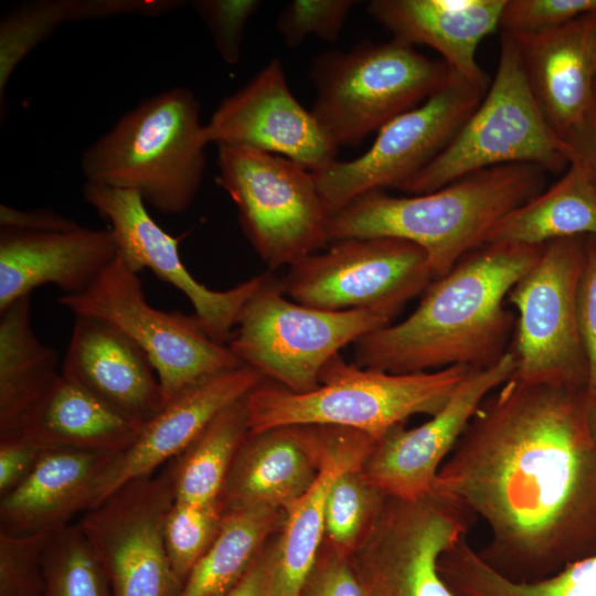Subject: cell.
Masks as SVG:
<instances>
[{"label": "cell", "mask_w": 596, "mask_h": 596, "mask_svg": "<svg viewBox=\"0 0 596 596\" xmlns=\"http://www.w3.org/2000/svg\"><path fill=\"white\" fill-rule=\"evenodd\" d=\"M444 578L454 596H596V553L546 577L521 581L498 572L464 544L448 558Z\"/></svg>", "instance_id": "1f68e13d"}, {"label": "cell", "mask_w": 596, "mask_h": 596, "mask_svg": "<svg viewBox=\"0 0 596 596\" xmlns=\"http://www.w3.org/2000/svg\"><path fill=\"white\" fill-rule=\"evenodd\" d=\"M572 162L579 163L596 185V99L582 132L572 145Z\"/></svg>", "instance_id": "bcb514c9"}, {"label": "cell", "mask_w": 596, "mask_h": 596, "mask_svg": "<svg viewBox=\"0 0 596 596\" xmlns=\"http://www.w3.org/2000/svg\"><path fill=\"white\" fill-rule=\"evenodd\" d=\"M285 511L245 508L226 511L221 529L177 596H225L246 574Z\"/></svg>", "instance_id": "f546056e"}, {"label": "cell", "mask_w": 596, "mask_h": 596, "mask_svg": "<svg viewBox=\"0 0 596 596\" xmlns=\"http://www.w3.org/2000/svg\"><path fill=\"white\" fill-rule=\"evenodd\" d=\"M317 427L322 445L319 472L309 490L285 510L281 532L272 544V596L300 595L322 547L329 490L343 471L362 465L376 441L353 429Z\"/></svg>", "instance_id": "d4e9b609"}, {"label": "cell", "mask_w": 596, "mask_h": 596, "mask_svg": "<svg viewBox=\"0 0 596 596\" xmlns=\"http://www.w3.org/2000/svg\"><path fill=\"white\" fill-rule=\"evenodd\" d=\"M116 455L46 448L29 476L1 497L0 531L54 532L92 508L98 480Z\"/></svg>", "instance_id": "484cf974"}, {"label": "cell", "mask_w": 596, "mask_h": 596, "mask_svg": "<svg viewBox=\"0 0 596 596\" xmlns=\"http://www.w3.org/2000/svg\"><path fill=\"white\" fill-rule=\"evenodd\" d=\"M142 426L61 374L11 438L44 448L118 455L135 441Z\"/></svg>", "instance_id": "4316f807"}, {"label": "cell", "mask_w": 596, "mask_h": 596, "mask_svg": "<svg viewBox=\"0 0 596 596\" xmlns=\"http://www.w3.org/2000/svg\"><path fill=\"white\" fill-rule=\"evenodd\" d=\"M432 280L425 252L394 237L331 242L324 252L290 265L278 279L283 292L301 305L370 311L390 321Z\"/></svg>", "instance_id": "7c38bea8"}, {"label": "cell", "mask_w": 596, "mask_h": 596, "mask_svg": "<svg viewBox=\"0 0 596 596\" xmlns=\"http://www.w3.org/2000/svg\"><path fill=\"white\" fill-rule=\"evenodd\" d=\"M547 171L512 163L472 172L438 190L411 196L363 194L330 217V243L394 237L421 247L433 280L486 243L494 224L545 189Z\"/></svg>", "instance_id": "3957f363"}, {"label": "cell", "mask_w": 596, "mask_h": 596, "mask_svg": "<svg viewBox=\"0 0 596 596\" xmlns=\"http://www.w3.org/2000/svg\"><path fill=\"white\" fill-rule=\"evenodd\" d=\"M246 396L219 413L174 458L168 471L175 501L204 504L220 500L236 453L249 434Z\"/></svg>", "instance_id": "4dcf8cb0"}, {"label": "cell", "mask_w": 596, "mask_h": 596, "mask_svg": "<svg viewBox=\"0 0 596 596\" xmlns=\"http://www.w3.org/2000/svg\"><path fill=\"white\" fill-rule=\"evenodd\" d=\"M51 533L0 531V596L45 595L43 553Z\"/></svg>", "instance_id": "8d00e7d4"}, {"label": "cell", "mask_w": 596, "mask_h": 596, "mask_svg": "<svg viewBox=\"0 0 596 596\" xmlns=\"http://www.w3.org/2000/svg\"><path fill=\"white\" fill-rule=\"evenodd\" d=\"M321 455V438L315 425L248 434L236 453L220 497L224 511L245 508L285 511L315 482Z\"/></svg>", "instance_id": "603a6c76"}, {"label": "cell", "mask_w": 596, "mask_h": 596, "mask_svg": "<svg viewBox=\"0 0 596 596\" xmlns=\"http://www.w3.org/2000/svg\"><path fill=\"white\" fill-rule=\"evenodd\" d=\"M207 145L195 95L175 86L125 113L84 150L81 168L86 182L134 191L157 211L180 214L201 188Z\"/></svg>", "instance_id": "277c9868"}, {"label": "cell", "mask_w": 596, "mask_h": 596, "mask_svg": "<svg viewBox=\"0 0 596 596\" xmlns=\"http://www.w3.org/2000/svg\"><path fill=\"white\" fill-rule=\"evenodd\" d=\"M44 596H113L107 576L78 524L51 533L43 553Z\"/></svg>", "instance_id": "d6a6232c"}, {"label": "cell", "mask_w": 596, "mask_h": 596, "mask_svg": "<svg viewBox=\"0 0 596 596\" xmlns=\"http://www.w3.org/2000/svg\"><path fill=\"white\" fill-rule=\"evenodd\" d=\"M83 194L109 223L124 263L136 274L147 268L180 290L193 306L205 333L215 342L227 344L243 307L260 286L264 274L226 290H213L187 269L180 257L179 238L155 222L138 193L85 182Z\"/></svg>", "instance_id": "2e32d148"}, {"label": "cell", "mask_w": 596, "mask_h": 596, "mask_svg": "<svg viewBox=\"0 0 596 596\" xmlns=\"http://www.w3.org/2000/svg\"><path fill=\"white\" fill-rule=\"evenodd\" d=\"M46 448L22 438L0 439V496L18 487Z\"/></svg>", "instance_id": "7bdbcfd3"}, {"label": "cell", "mask_w": 596, "mask_h": 596, "mask_svg": "<svg viewBox=\"0 0 596 596\" xmlns=\"http://www.w3.org/2000/svg\"><path fill=\"white\" fill-rule=\"evenodd\" d=\"M343 471L332 483L324 510V538L329 547L350 556L369 532L386 496L360 469Z\"/></svg>", "instance_id": "836d02e7"}, {"label": "cell", "mask_w": 596, "mask_h": 596, "mask_svg": "<svg viewBox=\"0 0 596 596\" xmlns=\"http://www.w3.org/2000/svg\"><path fill=\"white\" fill-rule=\"evenodd\" d=\"M513 38L544 117L572 149L595 104L596 10L551 31Z\"/></svg>", "instance_id": "ffe728a7"}, {"label": "cell", "mask_w": 596, "mask_h": 596, "mask_svg": "<svg viewBox=\"0 0 596 596\" xmlns=\"http://www.w3.org/2000/svg\"><path fill=\"white\" fill-rule=\"evenodd\" d=\"M57 301L75 316L103 319L132 339L155 368L164 405L194 384L242 365L226 344L205 333L194 315L149 305L138 274L118 255L87 290L62 295Z\"/></svg>", "instance_id": "8fae6325"}, {"label": "cell", "mask_w": 596, "mask_h": 596, "mask_svg": "<svg viewBox=\"0 0 596 596\" xmlns=\"http://www.w3.org/2000/svg\"><path fill=\"white\" fill-rule=\"evenodd\" d=\"M61 374L142 425L164 406L147 353L121 330L96 317L75 316Z\"/></svg>", "instance_id": "7402d4cb"}, {"label": "cell", "mask_w": 596, "mask_h": 596, "mask_svg": "<svg viewBox=\"0 0 596 596\" xmlns=\"http://www.w3.org/2000/svg\"><path fill=\"white\" fill-rule=\"evenodd\" d=\"M224 514L221 500L204 504L174 500L163 528L164 547L172 574L174 596L216 538Z\"/></svg>", "instance_id": "d590c367"}, {"label": "cell", "mask_w": 596, "mask_h": 596, "mask_svg": "<svg viewBox=\"0 0 596 596\" xmlns=\"http://www.w3.org/2000/svg\"><path fill=\"white\" fill-rule=\"evenodd\" d=\"M587 423L594 443L596 444V405H588Z\"/></svg>", "instance_id": "7dc6e473"}, {"label": "cell", "mask_w": 596, "mask_h": 596, "mask_svg": "<svg viewBox=\"0 0 596 596\" xmlns=\"http://www.w3.org/2000/svg\"><path fill=\"white\" fill-rule=\"evenodd\" d=\"M117 255L110 230L0 227V310L46 284L82 294Z\"/></svg>", "instance_id": "44dd1931"}, {"label": "cell", "mask_w": 596, "mask_h": 596, "mask_svg": "<svg viewBox=\"0 0 596 596\" xmlns=\"http://www.w3.org/2000/svg\"><path fill=\"white\" fill-rule=\"evenodd\" d=\"M175 500L169 471L131 480L77 523L113 596H174L163 528Z\"/></svg>", "instance_id": "9a60e30c"}, {"label": "cell", "mask_w": 596, "mask_h": 596, "mask_svg": "<svg viewBox=\"0 0 596 596\" xmlns=\"http://www.w3.org/2000/svg\"><path fill=\"white\" fill-rule=\"evenodd\" d=\"M216 182L237 207L241 228L270 270L328 243L330 214L312 171L268 152L217 146Z\"/></svg>", "instance_id": "9c48e42d"}, {"label": "cell", "mask_w": 596, "mask_h": 596, "mask_svg": "<svg viewBox=\"0 0 596 596\" xmlns=\"http://www.w3.org/2000/svg\"><path fill=\"white\" fill-rule=\"evenodd\" d=\"M55 349L44 344L31 321V297L0 310V439L11 438L38 400L61 375Z\"/></svg>", "instance_id": "83f0119b"}, {"label": "cell", "mask_w": 596, "mask_h": 596, "mask_svg": "<svg viewBox=\"0 0 596 596\" xmlns=\"http://www.w3.org/2000/svg\"><path fill=\"white\" fill-rule=\"evenodd\" d=\"M579 334L587 361V404L596 405V235L586 237V257L577 295Z\"/></svg>", "instance_id": "60d3db41"}, {"label": "cell", "mask_w": 596, "mask_h": 596, "mask_svg": "<svg viewBox=\"0 0 596 596\" xmlns=\"http://www.w3.org/2000/svg\"><path fill=\"white\" fill-rule=\"evenodd\" d=\"M204 131L209 143L278 155L312 172L333 162L338 152L311 110L292 95L278 58L225 97Z\"/></svg>", "instance_id": "ac0fdd59"}, {"label": "cell", "mask_w": 596, "mask_h": 596, "mask_svg": "<svg viewBox=\"0 0 596 596\" xmlns=\"http://www.w3.org/2000/svg\"><path fill=\"white\" fill-rule=\"evenodd\" d=\"M586 390L523 382L491 392L433 492L482 520L479 555L503 575L546 577L596 553V444Z\"/></svg>", "instance_id": "6da1fadb"}, {"label": "cell", "mask_w": 596, "mask_h": 596, "mask_svg": "<svg viewBox=\"0 0 596 596\" xmlns=\"http://www.w3.org/2000/svg\"><path fill=\"white\" fill-rule=\"evenodd\" d=\"M590 235H596V185L579 163L572 162L551 188L501 217L486 242L545 245Z\"/></svg>", "instance_id": "f1b7e54d"}, {"label": "cell", "mask_w": 596, "mask_h": 596, "mask_svg": "<svg viewBox=\"0 0 596 596\" xmlns=\"http://www.w3.org/2000/svg\"><path fill=\"white\" fill-rule=\"evenodd\" d=\"M198 15L212 35L215 50L228 64L240 60L248 20L257 11V0H196Z\"/></svg>", "instance_id": "ab89813d"}, {"label": "cell", "mask_w": 596, "mask_h": 596, "mask_svg": "<svg viewBox=\"0 0 596 596\" xmlns=\"http://www.w3.org/2000/svg\"><path fill=\"white\" fill-rule=\"evenodd\" d=\"M299 596H364L349 556L321 547Z\"/></svg>", "instance_id": "b9f144b4"}, {"label": "cell", "mask_w": 596, "mask_h": 596, "mask_svg": "<svg viewBox=\"0 0 596 596\" xmlns=\"http://www.w3.org/2000/svg\"><path fill=\"white\" fill-rule=\"evenodd\" d=\"M595 99H596V82H595Z\"/></svg>", "instance_id": "c3c4849f"}, {"label": "cell", "mask_w": 596, "mask_h": 596, "mask_svg": "<svg viewBox=\"0 0 596 596\" xmlns=\"http://www.w3.org/2000/svg\"><path fill=\"white\" fill-rule=\"evenodd\" d=\"M449 73L443 60H430L397 39L363 41L313 60L310 110L338 148L352 147L428 99Z\"/></svg>", "instance_id": "52a82bcc"}, {"label": "cell", "mask_w": 596, "mask_h": 596, "mask_svg": "<svg viewBox=\"0 0 596 596\" xmlns=\"http://www.w3.org/2000/svg\"><path fill=\"white\" fill-rule=\"evenodd\" d=\"M470 368L395 374L349 363L339 354L321 370L319 386L291 392L264 380L246 396L249 434L284 426H334L373 439L417 414L438 413Z\"/></svg>", "instance_id": "5b68a950"}, {"label": "cell", "mask_w": 596, "mask_h": 596, "mask_svg": "<svg viewBox=\"0 0 596 596\" xmlns=\"http://www.w3.org/2000/svg\"><path fill=\"white\" fill-rule=\"evenodd\" d=\"M264 380L256 370L242 364L183 391L142 426L126 450L113 457L98 480L91 509L125 483L152 475L162 462L179 456L219 413Z\"/></svg>", "instance_id": "d6986e66"}, {"label": "cell", "mask_w": 596, "mask_h": 596, "mask_svg": "<svg viewBox=\"0 0 596 596\" xmlns=\"http://www.w3.org/2000/svg\"><path fill=\"white\" fill-rule=\"evenodd\" d=\"M356 0H294L278 14L276 28L287 46H296L308 36L334 42Z\"/></svg>", "instance_id": "74e56055"}, {"label": "cell", "mask_w": 596, "mask_h": 596, "mask_svg": "<svg viewBox=\"0 0 596 596\" xmlns=\"http://www.w3.org/2000/svg\"><path fill=\"white\" fill-rule=\"evenodd\" d=\"M544 246L483 243L432 280L406 319L358 339L354 363L395 374L493 365L510 350L515 326L508 294Z\"/></svg>", "instance_id": "7a4b0ae2"}, {"label": "cell", "mask_w": 596, "mask_h": 596, "mask_svg": "<svg viewBox=\"0 0 596 596\" xmlns=\"http://www.w3.org/2000/svg\"><path fill=\"white\" fill-rule=\"evenodd\" d=\"M573 150L553 130L531 89L518 44L501 32L496 75L482 100L449 145L400 190L423 194L483 169L535 164L567 169Z\"/></svg>", "instance_id": "8992f818"}, {"label": "cell", "mask_w": 596, "mask_h": 596, "mask_svg": "<svg viewBox=\"0 0 596 596\" xmlns=\"http://www.w3.org/2000/svg\"><path fill=\"white\" fill-rule=\"evenodd\" d=\"M79 226L75 221L52 210H18L8 205L0 206V227H13L32 231L71 230Z\"/></svg>", "instance_id": "ee69618b"}, {"label": "cell", "mask_w": 596, "mask_h": 596, "mask_svg": "<svg viewBox=\"0 0 596 596\" xmlns=\"http://www.w3.org/2000/svg\"><path fill=\"white\" fill-rule=\"evenodd\" d=\"M507 0H373L368 13L394 39L427 45L467 81L489 88L490 77L477 62V50L499 29Z\"/></svg>", "instance_id": "cb8c5ba5"}, {"label": "cell", "mask_w": 596, "mask_h": 596, "mask_svg": "<svg viewBox=\"0 0 596 596\" xmlns=\"http://www.w3.org/2000/svg\"><path fill=\"white\" fill-rule=\"evenodd\" d=\"M272 545L264 546L253 564L225 596H272L270 594Z\"/></svg>", "instance_id": "f6af8a7d"}, {"label": "cell", "mask_w": 596, "mask_h": 596, "mask_svg": "<svg viewBox=\"0 0 596 596\" xmlns=\"http://www.w3.org/2000/svg\"><path fill=\"white\" fill-rule=\"evenodd\" d=\"M487 89L450 68L444 85L383 126L368 151L313 172L330 217L363 194L401 189L449 145Z\"/></svg>", "instance_id": "4fadbf2b"}, {"label": "cell", "mask_w": 596, "mask_h": 596, "mask_svg": "<svg viewBox=\"0 0 596 596\" xmlns=\"http://www.w3.org/2000/svg\"><path fill=\"white\" fill-rule=\"evenodd\" d=\"M390 323L370 311H329L296 302L268 272L226 345L266 381L305 393L319 386L324 364L343 347Z\"/></svg>", "instance_id": "ba28073f"}, {"label": "cell", "mask_w": 596, "mask_h": 596, "mask_svg": "<svg viewBox=\"0 0 596 596\" xmlns=\"http://www.w3.org/2000/svg\"><path fill=\"white\" fill-rule=\"evenodd\" d=\"M596 10V0H507L499 29L512 36L540 34Z\"/></svg>", "instance_id": "f35d334b"}, {"label": "cell", "mask_w": 596, "mask_h": 596, "mask_svg": "<svg viewBox=\"0 0 596 596\" xmlns=\"http://www.w3.org/2000/svg\"><path fill=\"white\" fill-rule=\"evenodd\" d=\"M76 22V0H39L4 14L0 23V100L19 63L60 25Z\"/></svg>", "instance_id": "e575fe53"}, {"label": "cell", "mask_w": 596, "mask_h": 596, "mask_svg": "<svg viewBox=\"0 0 596 596\" xmlns=\"http://www.w3.org/2000/svg\"><path fill=\"white\" fill-rule=\"evenodd\" d=\"M515 370L511 349L491 366L470 369L430 419L413 428L397 425L374 443L360 467L364 478L392 498L415 500L432 493L441 465L481 402Z\"/></svg>", "instance_id": "e0dca14e"}, {"label": "cell", "mask_w": 596, "mask_h": 596, "mask_svg": "<svg viewBox=\"0 0 596 596\" xmlns=\"http://www.w3.org/2000/svg\"><path fill=\"white\" fill-rule=\"evenodd\" d=\"M475 519L432 492L415 500L386 496L369 532L349 556L364 596H454L441 555L468 535Z\"/></svg>", "instance_id": "5bb4252c"}, {"label": "cell", "mask_w": 596, "mask_h": 596, "mask_svg": "<svg viewBox=\"0 0 596 596\" xmlns=\"http://www.w3.org/2000/svg\"><path fill=\"white\" fill-rule=\"evenodd\" d=\"M586 237L545 244L536 263L508 294L507 302L518 311L513 376L523 382L587 387V361L577 319Z\"/></svg>", "instance_id": "30bf717a"}]
</instances>
